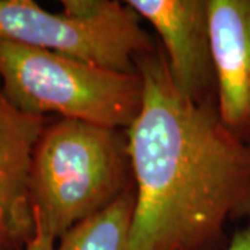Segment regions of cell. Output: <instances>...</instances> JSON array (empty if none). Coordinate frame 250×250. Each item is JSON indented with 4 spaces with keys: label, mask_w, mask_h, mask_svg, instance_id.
I'll return each instance as SVG.
<instances>
[{
    "label": "cell",
    "mask_w": 250,
    "mask_h": 250,
    "mask_svg": "<svg viewBox=\"0 0 250 250\" xmlns=\"http://www.w3.org/2000/svg\"><path fill=\"white\" fill-rule=\"evenodd\" d=\"M142 106L126 129L135 182L132 250H214L229 223H250V145L215 103L177 88L157 49L136 60Z\"/></svg>",
    "instance_id": "cell-1"
},
{
    "label": "cell",
    "mask_w": 250,
    "mask_h": 250,
    "mask_svg": "<svg viewBox=\"0 0 250 250\" xmlns=\"http://www.w3.org/2000/svg\"><path fill=\"white\" fill-rule=\"evenodd\" d=\"M126 131L62 120L45 126L29 177L34 220L59 241L128 190Z\"/></svg>",
    "instance_id": "cell-2"
},
{
    "label": "cell",
    "mask_w": 250,
    "mask_h": 250,
    "mask_svg": "<svg viewBox=\"0 0 250 250\" xmlns=\"http://www.w3.org/2000/svg\"><path fill=\"white\" fill-rule=\"evenodd\" d=\"M0 86L22 113L128 129L143 98L139 72H123L62 54L0 41Z\"/></svg>",
    "instance_id": "cell-3"
},
{
    "label": "cell",
    "mask_w": 250,
    "mask_h": 250,
    "mask_svg": "<svg viewBox=\"0 0 250 250\" xmlns=\"http://www.w3.org/2000/svg\"><path fill=\"white\" fill-rule=\"evenodd\" d=\"M50 13L32 0H0V41L123 72L154 50L141 18L117 0H64Z\"/></svg>",
    "instance_id": "cell-4"
},
{
    "label": "cell",
    "mask_w": 250,
    "mask_h": 250,
    "mask_svg": "<svg viewBox=\"0 0 250 250\" xmlns=\"http://www.w3.org/2000/svg\"><path fill=\"white\" fill-rule=\"evenodd\" d=\"M159 34L170 75L196 103H215V74L207 0H128Z\"/></svg>",
    "instance_id": "cell-5"
},
{
    "label": "cell",
    "mask_w": 250,
    "mask_h": 250,
    "mask_svg": "<svg viewBox=\"0 0 250 250\" xmlns=\"http://www.w3.org/2000/svg\"><path fill=\"white\" fill-rule=\"evenodd\" d=\"M207 3L217 111L223 124L250 145V0Z\"/></svg>",
    "instance_id": "cell-6"
},
{
    "label": "cell",
    "mask_w": 250,
    "mask_h": 250,
    "mask_svg": "<svg viewBox=\"0 0 250 250\" xmlns=\"http://www.w3.org/2000/svg\"><path fill=\"white\" fill-rule=\"evenodd\" d=\"M45 118L13 106L0 86V241L24 239L34 231L29 177Z\"/></svg>",
    "instance_id": "cell-7"
},
{
    "label": "cell",
    "mask_w": 250,
    "mask_h": 250,
    "mask_svg": "<svg viewBox=\"0 0 250 250\" xmlns=\"http://www.w3.org/2000/svg\"><path fill=\"white\" fill-rule=\"evenodd\" d=\"M134 207L135 189L131 187L104 210L64 233L57 250H132Z\"/></svg>",
    "instance_id": "cell-8"
},
{
    "label": "cell",
    "mask_w": 250,
    "mask_h": 250,
    "mask_svg": "<svg viewBox=\"0 0 250 250\" xmlns=\"http://www.w3.org/2000/svg\"><path fill=\"white\" fill-rule=\"evenodd\" d=\"M56 238L41 223L34 220V231L22 250H57Z\"/></svg>",
    "instance_id": "cell-9"
},
{
    "label": "cell",
    "mask_w": 250,
    "mask_h": 250,
    "mask_svg": "<svg viewBox=\"0 0 250 250\" xmlns=\"http://www.w3.org/2000/svg\"><path fill=\"white\" fill-rule=\"evenodd\" d=\"M221 250H250V223L233 233L232 238Z\"/></svg>",
    "instance_id": "cell-10"
}]
</instances>
